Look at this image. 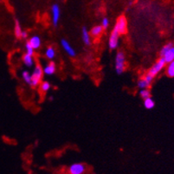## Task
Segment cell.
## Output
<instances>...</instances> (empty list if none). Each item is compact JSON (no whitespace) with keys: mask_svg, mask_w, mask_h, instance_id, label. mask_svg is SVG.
Here are the masks:
<instances>
[{"mask_svg":"<svg viewBox=\"0 0 174 174\" xmlns=\"http://www.w3.org/2000/svg\"><path fill=\"white\" fill-rule=\"evenodd\" d=\"M61 45H62V49H64V51H65L69 56H71V57H74V56H75V55H76L75 50H74L73 48L71 47L70 43H69L66 39H62V40H61Z\"/></svg>","mask_w":174,"mask_h":174,"instance_id":"obj_8","label":"cell"},{"mask_svg":"<svg viewBox=\"0 0 174 174\" xmlns=\"http://www.w3.org/2000/svg\"><path fill=\"white\" fill-rule=\"evenodd\" d=\"M50 84H49V82H48V81H43L42 82V84L40 85V89L42 92H43V93H46L48 92L49 89H50Z\"/></svg>","mask_w":174,"mask_h":174,"instance_id":"obj_21","label":"cell"},{"mask_svg":"<svg viewBox=\"0 0 174 174\" xmlns=\"http://www.w3.org/2000/svg\"><path fill=\"white\" fill-rule=\"evenodd\" d=\"M101 25L104 29H107L109 26V20L107 19V17H104L102 21H101Z\"/></svg>","mask_w":174,"mask_h":174,"instance_id":"obj_25","label":"cell"},{"mask_svg":"<svg viewBox=\"0 0 174 174\" xmlns=\"http://www.w3.org/2000/svg\"><path fill=\"white\" fill-rule=\"evenodd\" d=\"M27 36H28V34H27L26 31H24V30H23L22 35H21V38L24 39V38H27Z\"/></svg>","mask_w":174,"mask_h":174,"instance_id":"obj_26","label":"cell"},{"mask_svg":"<svg viewBox=\"0 0 174 174\" xmlns=\"http://www.w3.org/2000/svg\"><path fill=\"white\" fill-rule=\"evenodd\" d=\"M138 87H140V88H147L150 86V83L148 82L146 80L145 78H141L140 80L138 81Z\"/></svg>","mask_w":174,"mask_h":174,"instance_id":"obj_20","label":"cell"},{"mask_svg":"<svg viewBox=\"0 0 174 174\" xmlns=\"http://www.w3.org/2000/svg\"><path fill=\"white\" fill-rule=\"evenodd\" d=\"M125 54L122 51H119L115 56V70L118 74H122L125 70Z\"/></svg>","mask_w":174,"mask_h":174,"instance_id":"obj_1","label":"cell"},{"mask_svg":"<svg viewBox=\"0 0 174 174\" xmlns=\"http://www.w3.org/2000/svg\"><path fill=\"white\" fill-rule=\"evenodd\" d=\"M172 46H173V44L172 43H169L167 44H166V45H164V47H162V49H160V56H163L168 51V49H170V48L172 47Z\"/></svg>","mask_w":174,"mask_h":174,"instance_id":"obj_23","label":"cell"},{"mask_svg":"<svg viewBox=\"0 0 174 174\" xmlns=\"http://www.w3.org/2000/svg\"><path fill=\"white\" fill-rule=\"evenodd\" d=\"M29 43L31 44V46L35 49H39L42 44V42H41V38L38 36H33L30 38Z\"/></svg>","mask_w":174,"mask_h":174,"instance_id":"obj_12","label":"cell"},{"mask_svg":"<svg viewBox=\"0 0 174 174\" xmlns=\"http://www.w3.org/2000/svg\"><path fill=\"white\" fill-rule=\"evenodd\" d=\"M140 95L142 99H147L148 97H151V93L147 88H141V90L140 91Z\"/></svg>","mask_w":174,"mask_h":174,"instance_id":"obj_22","label":"cell"},{"mask_svg":"<svg viewBox=\"0 0 174 174\" xmlns=\"http://www.w3.org/2000/svg\"><path fill=\"white\" fill-rule=\"evenodd\" d=\"M55 70H56V67H55V62H50L43 68V73L46 75H52V74L55 73Z\"/></svg>","mask_w":174,"mask_h":174,"instance_id":"obj_9","label":"cell"},{"mask_svg":"<svg viewBox=\"0 0 174 174\" xmlns=\"http://www.w3.org/2000/svg\"><path fill=\"white\" fill-rule=\"evenodd\" d=\"M25 50H26L27 54H30V55H34L35 49L31 46V44L29 43V41L26 42V43H25Z\"/></svg>","mask_w":174,"mask_h":174,"instance_id":"obj_24","label":"cell"},{"mask_svg":"<svg viewBox=\"0 0 174 174\" xmlns=\"http://www.w3.org/2000/svg\"><path fill=\"white\" fill-rule=\"evenodd\" d=\"M166 62L165 60V58L160 56V58L152 66V68H150L148 73L152 74L153 76H156L164 68V67L166 66Z\"/></svg>","mask_w":174,"mask_h":174,"instance_id":"obj_3","label":"cell"},{"mask_svg":"<svg viewBox=\"0 0 174 174\" xmlns=\"http://www.w3.org/2000/svg\"><path fill=\"white\" fill-rule=\"evenodd\" d=\"M51 12H52V22H53V24L55 26H57L61 15L59 5H53L52 7H51Z\"/></svg>","mask_w":174,"mask_h":174,"instance_id":"obj_7","label":"cell"},{"mask_svg":"<svg viewBox=\"0 0 174 174\" xmlns=\"http://www.w3.org/2000/svg\"><path fill=\"white\" fill-rule=\"evenodd\" d=\"M103 30H104V28L102 27V25H96L91 29L89 33L91 35V36H93V37H98L102 34Z\"/></svg>","mask_w":174,"mask_h":174,"instance_id":"obj_13","label":"cell"},{"mask_svg":"<svg viewBox=\"0 0 174 174\" xmlns=\"http://www.w3.org/2000/svg\"><path fill=\"white\" fill-rule=\"evenodd\" d=\"M144 106L147 109H152L155 106V102L151 97H148L147 99H144Z\"/></svg>","mask_w":174,"mask_h":174,"instance_id":"obj_18","label":"cell"},{"mask_svg":"<svg viewBox=\"0 0 174 174\" xmlns=\"http://www.w3.org/2000/svg\"><path fill=\"white\" fill-rule=\"evenodd\" d=\"M23 62H24V63L25 64V66L29 68L32 67L34 65V63H35L33 55L27 53H25L23 55Z\"/></svg>","mask_w":174,"mask_h":174,"instance_id":"obj_11","label":"cell"},{"mask_svg":"<svg viewBox=\"0 0 174 174\" xmlns=\"http://www.w3.org/2000/svg\"><path fill=\"white\" fill-rule=\"evenodd\" d=\"M166 74L171 78L174 77V60L168 63L166 68Z\"/></svg>","mask_w":174,"mask_h":174,"instance_id":"obj_17","label":"cell"},{"mask_svg":"<svg viewBox=\"0 0 174 174\" xmlns=\"http://www.w3.org/2000/svg\"><path fill=\"white\" fill-rule=\"evenodd\" d=\"M86 171L85 165L81 163H75L71 165L68 168V172L70 174H82Z\"/></svg>","mask_w":174,"mask_h":174,"instance_id":"obj_6","label":"cell"},{"mask_svg":"<svg viewBox=\"0 0 174 174\" xmlns=\"http://www.w3.org/2000/svg\"><path fill=\"white\" fill-rule=\"evenodd\" d=\"M162 57L165 58V60L166 62V63L171 62L172 61L174 60V46H172L168 49V51Z\"/></svg>","mask_w":174,"mask_h":174,"instance_id":"obj_14","label":"cell"},{"mask_svg":"<svg viewBox=\"0 0 174 174\" xmlns=\"http://www.w3.org/2000/svg\"><path fill=\"white\" fill-rule=\"evenodd\" d=\"M119 36H120V33L118 32V30L114 28L112 32L110 34L109 36V40H108V47L110 49H115L118 47L119 44Z\"/></svg>","mask_w":174,"mask_h":174,"instance_id":"obj_5","label":"cell"},{"mask_svg":"<svg viewBox=\"0 0 174 174\" xmlns=\"http://www.w3.org/2000/svg\"><path fill=\"white\" fill-rule=\"evenodd\" d=\"M43 68L41 67L39 64L36 65V67L34 68L33 73H32V81H31V87H37L40 83L41 80L43 78Z\"/></svg>","mask_w":174,"mask_h":174,"instance_id":"obj_2","label":"cell"},{"mask_svg":"<svg viewBox=\"0 0 174 174\" xmlns=\"http://www.w3.org/2000/svg\"><path fill=\"white\" fill-rule=\"evenodd\" d=\"M114 28L118 30V32L120 35H123L126 34L127 31V21L125 16H121L116 22V24Z\"/></svg>","mask_w":174,"mask_h":174,"instance_id":"obj_4","label":"cell"},{"mask_svg":"<svg viewBox=\"0 0 174 174\" xmlns=\"http://www.w3.org/2000/svg\"><path fill=\"white\" fill-rule=\"evenodd\" d=\"M22 77H23V80L24 81V82H26L27 84H29L30 86L31 85V81H32V75L30 74V73L27 70L23 71L22 73Z\"/></svg>","mask_w":174,"mask_h":174,"instance_id":"obj_15","label":"cell"},{"mask_svg":"<svg viewBox=\"0 0 174 174\" xmlns=\"http://www.w3.org/2000/svg\"><path fill=\"white\" fill-rule=\"evenodd\" d=\"M90 33L87 31V30L83 27L82 30H81V37H82V41L83 43H85V45L89 46L91 44V37H90Z\"/></svg>","mask_w":174,"mask_h":174,"instance_id":"obj_10","label":"cell"},{"mask_svg":"<svg viewBox=\"0 0 174 174\" xmlns=\"http://www.w3.org/2000/svg\"><path fill=\"white\" fill-rule=\"evenodd\" d=\"M14 31H15V35L17 38H21V35L23 32V30L21 28L20 23L18 20L15 21V29H14Z\"/></svg>","mask_w":174,"mask_h":174,"instance_id":"obj_16","label":"cell"},{"mask_svg":"<svg viewBox=\"0 0 174 174\" xmlns=\"http://www.w3.org/2000/svg\"><path fill=\"white\" fill-rule=\"evenodd\" d=\"M45 55H46L48 59H54V57L55 56V51L54 48H48L46 49V52H45Z\"/></svg>","mask_w":174,"mask_h":174,"instance_id":"obj_19","label":"cell"}]
</instances>
